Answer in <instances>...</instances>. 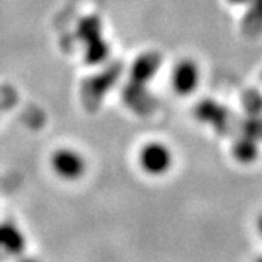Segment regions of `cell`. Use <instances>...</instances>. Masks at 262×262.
<instances>
[{
  "instance_id": "6",
  "label": "cell",
  "mask_w": 262,
  "mask_h": 262,
  "mask_svg": "<svg viewBox=\"0 0 262 262\" xmlns=\"http://www.w3.org/2000/svg\"><path fill=\"white\" fill-rule=\"evenodd\" d=\"M256 226H257V231H259V234L262 235V213L257 216V221H256Z\"/></svg>"
},
{
  "instance_id": "9",
  "label": "cell",
  "mask_w": 262,
  "mask_h": 262,
  "mask_svg": "<svg viewBox=\"0 0 262 262\" xmlns=\"http://www.w3.org/2000/svg\"><path fill=\"white\" fill-rule=\"evenodd\" d=\"M235 2H243V0H235Z\"/></svg>"
},
{
  "instance_id": "8",
  "label": "cell",
  "mask_w": 262,
  "mask_h": 262,
  "mask_svg": "<svg viewBox=\"0 0 262 262\" xmlns=\"http://www.w3.org/2000/svg\"><path fill=\"white\" fill-rule=\"evenodd\" d=\"M256 262H262V256H260L259 259H256Z\"/></svg>"
},
{
  "instance_id": "3",
  "label": "cell",
  "mask_w": 262,
  "mask_h": 262,
  "mask_svg": "<svg viewBox=\"0 0 262 262\" xmlns=\"http://www.w3.org/2000/svg\"><path fill=\"white\" fill-rule=\"evenodd\" d=\"M27 238L23 229L13 221L0 223V262H8L24 256Z\"/></svg>"
},
{
  "instance_id": "5",
  "label": "cell",
  "mask_w": 262,
  "mask_h": 262,
  "mask_svg": "<svg viewBox=\"0 0 262 262\" xmlns=\"http://www.w3.org/2000/svg\"><path fill=\"white\" fill-rule=\"evenodd\" d=\"M234 155L238 161L242 163H251L257 158L259 155V147L256 139L250 138V136H243L242 139H238L234 145Z\"/></svg>"
},
{
  "instance_id": "4",
  "label": "cell",
  "mask_w": 262,
  "mask_h": 262,
  "mask_svg": "<svg viewBox=\"0 0 262 262\" xmlns=\"http://www.w3.org/2000/svg\"><path fill=\"white\" fill-rule=\"evenodd\" d=\"M199 79H201V73L198 65L191 60H180L172 71L171 82L176 93L186 97L196 92L199 85Z\"/></svg>"
},
{
  "instance_id": "1",
  "label": "cell",
  "mask_w": 262,
  "mask_h": 262,
  "mask_svg": "<svg viewBox=\"0 0 262 262\" xmlns=\"http://www.w3.org/2000/svg\"><path fill=\"white\" fill-rule=\"evenodd\" d=\"M141 171L150 177H163L174 166V154L169 145L161 141H148L138 152Z\"/></svg>"
},
{
  "instance_id": "2",
  "label": "cell",
  "mask_w": 262,
  "mask_h": 262,
  "mask_svg": "<svg viewBox=\"0 0 262 262\" xmlns=\"http://www.w3.org/2000/svg\"><path fill=\"white\" fill-rule=\"evenodd\" d=\"M49 166L59 179L65 182H76L82 179L87 171V160L76 148L60 147L51 154Z\"/></svg>"
},
{
  "instance_id": "7",
  "label": "cell",
  "mask_w": 262,
  "mask_h": 262,
  "mask_svg": "<svg viewBox=\"0 0 262 262\" xmlns=\"http://www.w3.org/2000/svg\"><path fill=\"white\" fill-rule=\"evenodd\" d=\"M16 262H38L36 259H33V257H19V259H16Z\"/></svg>"
}]
</instances>
